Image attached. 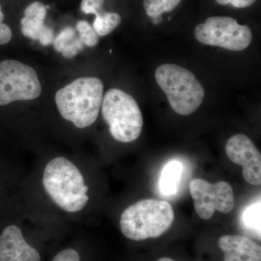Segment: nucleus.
<instances>
[{
    "label": "nucleus",
    "instance_id": "f8f14e48",
    "mask_svg": "<svg viewBox=\"0 0 261 261\" xmlns=\"http://www.w3.org/2000/svg\"><path fill=\"white\" fill-rule=\"evenodd\" d=\"M21 25L24 37L39 41L44 46L49 45L54 42V32L44 24V20L24 17L21 20Z\"/></svg>",
    "mask_w": 261,
    "mask_h": 261
},
{
    "label": "nucleus",
    "instance_id": "0eeeda50",
    "mask_svg": "<svg viewBox=\"0 0 261 261\" xmlns=\"http://www.w3.org/2000/svg\"><path fill=\"white\" fill-rule=\"evenodd\" d=\"M195 36L202 44L237 51L246 49L252 40L250 27L227 16L210 17L195 27Z\"/></svg>",
    "mask_w": 261,
    "mask_h": 261
},
{
    "label": "nucleus",
    "instance_id": "393cba45",
    "mask_svg": "<svg viewBox=\"0 0 261 261\" xmlns=\"http://www.w3.org/2000/svg\"><path fill=\"white\" fill-rule=\"evenodd\" d=\"M219 5H226L229 4L230 0H216Z\"/></svg>",
    "mask_w": 261,
    "mask_h": 261
},
{
    "label": "nucleus",
    "instance_id": "a211bd4d",
    "mask_svg": "<svg viewBox=\"0 0 261 261\" xmlns=\"http://www.w3.org/2000/svg\"><path fill=\"white\" fill-rule=\"evenodd\" d=\"M75 38V32L74 29L71 27H66L61 31L58 34V37L54 39L53 46L55 49L58 53H61L63 48L68 44H70L73 41H74Z\"/></svg>",
    "mask_w": 261,
    "mask_h": 261
},
{
    "label": "nucleus",
    "instance_id": "dca6fc26",
    "mask_svg": "<svg viewBox=\"0 0 261 261\" xmlns=\"http://www.w3.org/2000/svg\"><path fill=\"white\" fill-rule=\"evenodd\" d=\"M260 201L250 205L244 211L243 220L244 224L250 231L256 233L260 238Z\"/></svg>",
    "mask_w": 261,
    "mask_h": 261
},
{
    "label": "nucleus",
    "instance_id": "423d86ee",
    "mask_svg": "<svg viewBox=\"0 0 261 261\" xmlns=\"http://www.w3.org/2000/svg\"><path fill=\"white\" fill-rule=\"evenodd\" d=\"M41 93L42 85L34 68L13 60L0 63V106L32 100Z\"/></svg>",
    "mask_w": 261,
    "mask_h": 261
},
{
    "label": "nucleus",
    "instance_id": "4468645a",
    "mask_svg": "<svg viewBox=\"0 0 261 261\" xmlns=\"http://www.w3.org/2000/svg\"><path fill=\"white\" fill-rule=\"evenodd\" d=\"M121 22V17L118 13L102 10L96 15L93 29L98 36L105 37L112 33Z\"/></svg>",
    "mask_w": 261,
    "mask_h": 261
},
{
    "label": "nucleus",
    "instance_id": "6e6552de",
    "mask_svg": "<svg viewBox=\"0 0 261 261\" xmlns=\"http://www.w3.org/2000/svg\"><path fill=\"white\" fill-rule=\"evenodd\" d=\"M190 191L196 213L202 219H210L216 211L228 214L233 210L234 195L232 187L227 182L211 184L198 178L190 183Z\"/></svg>",
    "mask_w": 261,
    "mask_h": 261
},
{
    "label": "nucleus",
    "instance_id": "20e7f679",
    "mask_svg": "<svg viewBox=\"0 0 261 261\" xmlns=\"http://www.w3.org/2000/svg\"><path fill=\"white\" fill-rule=\"evenodd\" d=\"M156 81L167 96L173 111L189 116L198 109L205 97V90L190 70L179 65L165 63L155 70Z\"/></svg>",
    "mask_w": 261,
    "mask_h": 261
},
{
    "label": "nucleus",
    "instance_id": "9b49d317",
    "mask_svg": "<svg viewBox=\"0 0 261 261\" xmlns=\"http://www.w3.org/2000/svg\"><path fill=\"white\" fill-rule=\"evenodd\" d=\"M224 261H261V247L242 235H224L219 240Z\"/></svg>",
    "mask_w": 261,
    "mask_h": 261
},
{
    "label": "nucleus",
    "instance_id": "f3484780",
    "mask_svg": "<svg viewBox=\"0 0 261 261\" xmlns=\"http://www.w3.org/2000/svg\"><path fill=\"white\" fill-rule=\"evenodd\" d=\"M75 29L80 33V39L83 44L88 47H94L99 42V36L85 20L79 21Z\"/></svg>",
    "mask_w": 261,
    "mask_h": 261
},
{
    "label": "nucleus",
    "instance_id": "1a4fd4ad",
    "mask_svg": "<svg viewBox=\"0 0 261 261\" xmlns=\"http://www.w3.org/2000/svg\"><path fill=\"white\" fill-rule=\"evenodd\" d=\"M226 153L231 162L243 167L244 178L255 186L261 185V154L246 135H236L228 140Z\"/></svg>",
    "mask_w": 261,
    "mask_h": 261
},
{
    "label": "nucleus",
    "instance_id": "5701e85b",
    "mask_svg": "<svg viewBox=\"0 0 261 261\" xmlns=\"http://www.w3.org/2000/svg\"><path fill=\"white\" fill-rule=\"evenodd\" d=\"M13 33L6 24L0 23V45L8 44L11 40Z\"/></svg>",
    "mask_w": 261,
    "mask_h": 261
},
{
    "label": "nucleus",
    "instance_id": "b1692460",
    "mask_svg": "<svg viewBox=\"0 0 261 261\" xmlns=\"http://www.w3.org/2000/svg\"><path fill=\"white\" fill-rule=\"evenodd\" d=\"M256 0H230L229 4L234 8H245L253 4Z\"/></svg>",
    "mask_w": 261,
    "mask_h": 261
},
{
    "label": "nucleus",
    "instance_id": "9d476101",
    "mask_svg": "<svg viewBox=\"0 0 261 261\" xmlns=\"http://www.w3.org/2000/svg\"><path fill=\"white\" fill-rule=\"evenodd\" d=\"M37 249L29 245L20 228L10 225L0 234V261H41Z\"/></svg>",
    "mask_w": 261,
    "mask_h": 261
},
{
    "label": "nucleus",
    "instance_id": "39448f33",
    "mask_svg": "<svg viewBox=\"0 0 261 261\" xmlns=\"http://www.w3.org/2000/svg\"><path fill=\"white\" fill-rule=\"evenodd\" d=\"M102 114L116 141L129 143L139 138L143 127V118L135 99L123 91L111 89L105 94Z\"/></svg>",
    "mask_w": 261,
    "mask_h": 261
},
{
    "label": "nucleus",
    "instance_id": "bb28decb",
    "mask_svg": "<svg viewBox=\"0 0 261 261\" xmlns=\"http://www.w3.org/2000/svg\"><path fill=\"white\" fill-rule=\"evenodd\" d=\"M156 261H175V260H173V259L169 258V257H161V258H160V259H159V260H157Z\"/></svg>",
    "mask_w": 261,
    "mask_h": 261
},
{
    "label": "nucleus",
    "instance_id": "4be33fe9",
    "mask_svg": "<svg viewBox=\"0 0 261 261\" xmlns=\"http://www.w3.org/2000/svg\"><path fill=\"white\" fill-rule=\"evenodd\" d=\"M83 47V43L80 39H75L70 44L65 46L61 53L67 58H72L76 56L78 51Z\"/></svg>",
    "mask_w": 261,
    "mask_h": 261
},
{
    "label": "nucleus",
    "instance_id": "a878e982",
    "mask_svg": "<svg viewBox=\"0 0 261 261\" xmlns=\"http://www.w3.org/2000/svg\"><path fill=\"white\" fill-rule=\"evenodd\" d=\"M5 19L4 13L2 11L1 5H0V23H3Z\"/></svg>",
    "mask_w": 261,
    "mask_h": 261
},
{
    "label": "nucleus",
    "instance_id": "aec40b11",
    "mask_svg": "<svg viewBox=\"0 0 261 261\" xmlns=\"http://www.w3.org/2000/svg\"><path fill=\"white\" fill-rule=\"evenodd\" d=\"M105 0H82L81 8L85 14L97 15L102 10Z\"/></svg>",
    "mask_w": 261,
    "mask_h": 261
},
{
    "label": "nucleus",
    "instance_id": "412c9836",
    "mask_svg": "<svg viewBox=\"0 0 261 261\" xmlns=\"http://www.w3.org/2000/svg\"><path fill=\"white\" fill-rule=\"evenodd\" d=\"M51 261H81V257L74 249L66 248L58 252Z\"/></svg>",
    "mask_w": 261,
    "mask_h": 261
},
{
    "label": "nucleus",
    "instance_id": "f257e3e1",
    "mask_svg": "<svg viewBox=\"0 0 261 261\" xmlns=\"http://www.w3.org/2000/svg\"><path fill=\"white\" fill-rule=\"evenodd\" d=\"M46 193L56 205L65 212H80L89 201V187L79 168L64 157L47 163L42 178Z\"/></svg>",
    "mask_w": 261,
    "mask_h": 261
},
{
    "label": "nucleus",
    "instance_id": "2eb2a0df",
    "mask_svg": "<svg viewBox=\"0 0 261 261\" xmlns=\"http://www.w3.org/2000/svg\"><path fill=\"white\" fill-rule=\"evenodd\" d=\"M182 0H144V8L148 16L159 18L163 13L172 11Z\"/></svg>",
    "mask_w": 261,
    "mask_h": 261
},
{
    "label": "nucleus",
    "instance_id": "6ab92c4d",
    "mask_svg": "<svg viewBox=\"0 0 261 261\" xmlns=\"http://www.w3.org/2000/svg\"><path fill=\"white\" fill-rule=\"evenodd\" d=\"M46 15H47V9L40 2H34L29 5L24 11V15H25L24 17L29 19L44 20Z\"/></svg>",
    "mask_w": 261,
    "mask_h": 261
},
{
    "label": "nucleus",
    "instance_id": "7ed1b4c3",
    "mask_svg": "<svg viewBox=\"0 0 261 261\" xmlns=\"http://www.w3.org/2000/svg\"><path fill=\"white\" fill-rule=\"evenodd\" d=\"M174 213L167 202L145 199L123 211L120 228L126 238L142 241L161 236L172 226Z\"/></svg>",
    "mask_w": 261,
    "mask_h": 261
},
{
    "label": "nucleus",
    "instance_id": "ddd939ff",
    "mask_svg": "<svg viewBox=\"0 0 261 261\" xmlns=\"http://www.w3.org/2000/svg\"><path fill=\"white\" fill-rule=\"evenodd\" d=\"M183 172V166L178 161L168 163L163 168L159 181L160 191L163 195H175Z\"/></svg>",
    "mask_w": 261,
    "mask_h": 261
},
{
    "label": "nucleus",
    "instance_id": "f03ea898",
    "mask_svg": "<svg viewBox=\"0 0 261 261\" xmlns=\"http://www.w3.org/2000/svg\"><path fill=\"white\" fill-rule=\"evenodd\" d=\"M102 81L84 77L73 81L58 91L56 102L61 116L75 127L84 128L97 121L102 106Z\"/></svg>",
    "mask_w": 261,
    "mask_h": 261
}]
</instances>
